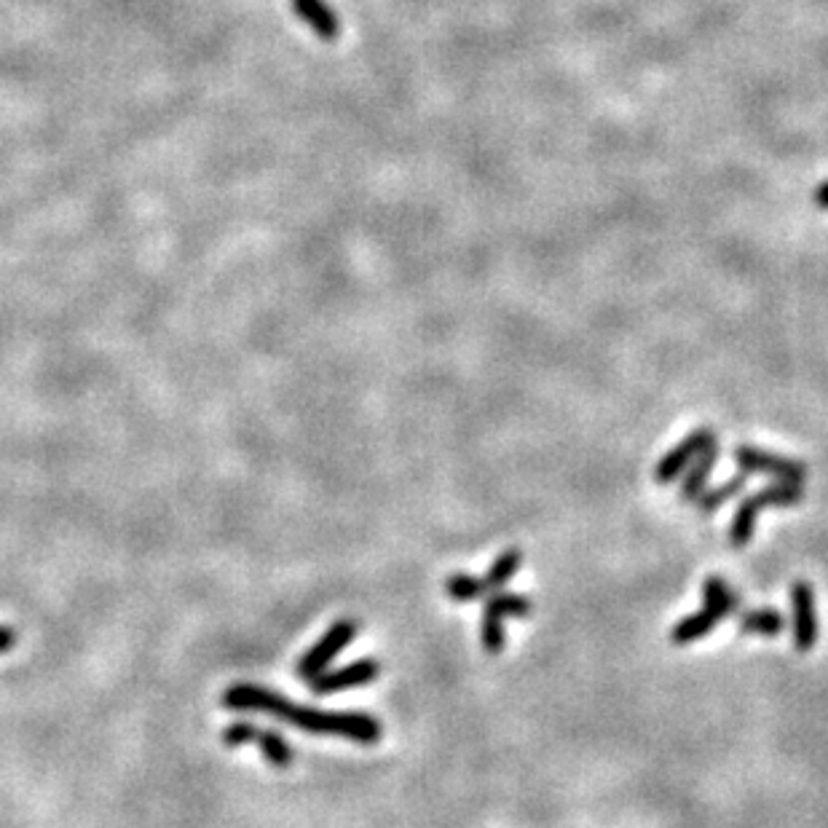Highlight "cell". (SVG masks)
Instances as JSON below:
<instances>
[{"label": "cell", "instance_id": "cell-1", "mask_svg": "<svg viewBox=\"0 0 828 828\" xmlns=\"http://www.w3.org/2000/svg\"><path fill=\"white\" fill-rule=\"evenodd\" d=\"M223 705L228 711L268 713V716L287 721L290 727L309 732V735L346 737V740L360 745H376L384 737L381 724L368 713H330L317 711V708H303V705L290 703L287 697L255 684H234L231 689H226Z\"/></svg>", "mask_w": 828, "mask_h": 828}, {"label": "cell", "instance_id": "cell-2", "mask_svg": "<svg viewBox=\"0 0 828 828\" xmlns=\"http://www.w3.org/2000/svg\"><path fill=\"white\" fill-rule=\"evenodd\" d=\"M354 636H357V622L354 619L335 622L333 628L327 630L325 636L319 638L317 644L303 654L301 662H298V676L306 678V681H314L317 676H322L327 665L335 660V654H341L346 646L352 644Z\"/></svg>", "mask_w": 828, "mask_h": 828}, {"label": "cell", "instance_id": "cell-3", "mask_svg": "<svg viewBox=\"0 0 828 828\" xmlns=\"http://www.w3.org/2000/svg\"><path fill=\"white\" fill-rule=\"evenodd\" d=\"M716 443H719V440H716V432H713V429H695L692 435H686L681 443L673 445V448L657 461V467H654V480L665 486V483H673L678 477H684L686 469L700 459V453H705Z\"/></svg>", "mask_w": 828, "mask_h": 828}, {"label": "cell", "instance_id": "cell-4", "mask_svg": "<svg viewBox=\"0 0 828 828\" xmlns=\"http://www.w3.org/2000/svg\"><path fill=\"white\" fill-rule=\"evenodd\" d=\"M791 625H794V649L807 654L818 644V606H815V590L807 582L791 585Z\"/></svg>", "mask_w": 828, "mask_h": 828}, {"label": "cell", "instance_id": "cell-5", "mask_svg": "<svg viewBox=\"0 0 828 828\" xmlns=\"http://www.w3.org/2000/svg\"><path fill=\"white\" fill-rule=\"evenodd\" d=\"M735 461L745 475H770L775 480H796V483H804V477H807V467L802 461L783 459L775 453L759 451L753 445H737Z\"/></svg>", "mask_w": 828, "mask_h": 828}, {"label": "cell", "instance_id": "cell-6", "mask_svg": "<svg viewBox=\"0 0 828 828\" xmlns=\"http://www.w3.org/2000/svg\"><path fill=\"white\" fill-rule=\"evenodd\" d=\"M378 673H381V665L373 657H368V660H357L352 665H346V668L333 670V673L325 670L322 676L309 681V686L314 695H335V692H346V689L373 684Z\"/></svg>", "mask_w": 828, "mask_h": 828}, {"label": "cell", "instance_id": "cell-7", "mask_svg": "<svg viewBox=\"0 0 828 828\" xmlns=\"http://www.w3.org/2000/svg\"><path fill=\"white\" fill-rule=\"evenodd\" d=\"M716 459H719V443L711 445L705 453H700V459L686 469L684 480H681V488H678V496H681L684 502H697V499H700V494L708 488V480H711V472L713 467H716Z\"/></svg>", "mask_w": 828, "mask_h": 828}, {"label": "cell", "instance_id": "cell-8", "mask_svg": "<svg viewBox=\"0 0 828 828\" xmlns=\"http://www.w3.org/2000/svg\"><path fill=\"white\" fill-rule=\"evenodd\" d=\"M719 622H721L719 614L708 609V606H703V609L695 611V614H689V617L678 619L676 628L670 630V641H673L676 646L695 644V641H700V638L708 636V633H711V630L716 628Z\"/></svg>", "mask_w": 828, "mask_h": 828}, {"label": "cell", "instance_id": "cell-9", "mask_svg": "<svg viewBox=\"0 0 828 828\" xmlns=\"http://www.w3.org/2000/svg\"><path fill=\"white\" fill-rule=\"evenodd\" d=\"M737 630L748 636L775 638L786 630V617L778 609H751L737 617Z\"/></svg>", "mask_w": 828, "mask_h": 828}, {"label": "cell", "instance_id": "cell-10", "mask_svg": "<svg viewBox=\"0 0 828 828\" xmlns=\"http://www.w3.org/2000/svg\"><path fill=\"white\" fill-rule=\"evenodd\" d=\"M762 502L756 499L753 494H748L740 502V507L735 510V518H732V526H729V544L732 547H748L753 539V531H756V518H759V512H762Z\"/></svg>", "mask_w": 828, "mask_h": 828}, {"label": "cell", "instance_id": "cell-11", "mask_svg": "<svg viewBox=\"0 0 828 828\" xmlns=\"http://www.w3.org/2000/svg\"><path fill=\"white\" fill-rule=\"evenodd\" d=\"M293 9L298 11L303 22L314 27L325 41H333L335 35H338V30H341L338 19H335V14L330 11V6H327L325 0H293Z\"/></svg>", "mask_w": 828, "mask_h": 828}, {"label": "cell", "instance_id": "cell-12", "mask_svg": "<svg viewBox=\"0 0 828 828\" xmlns=\"http://www.w3.org/2000/svg\"><path fill=\"white\" fill-rule=\"evenodd\" d=\"M703 603L711 611H716L721 619L732 617L740 611V595L729 582L721 577H708L703 582Z\"/></svg>", "mask_w": 828, "mask_h": 828}, {"label": "cell", "instance_id": "cell-13", "mask_svg": "<svg viewBox=\"0 0 828 828\" xmlns=\"http://www.w3.org/2000/svg\"><path fill=\"white\" fill-rule=\"evenodd\" d=\"M520 566H523V552H520L518 547L504 550L502 555L491 563V569L486 571V579H483L488 587V593H499V590H504V585H507V582L518 574Z\"/></svg>", "mask_w": 828, "mask_h": 828}, {"label": "cell", "instance_id": "cell-14", "mask_svg": "<svg viewBox=\"0 0 828 828\" xmlns=\"http://www.w3.org/2000/svg\"><path fill=\"white\" fill-rule=\"evenodd\" d=\"M745 483H748V477H745V472H740V475L729 477V480H724L719 486L705 488L703 494H700V499H697V510H700V515H713L721 504L735 499L745 488Z\"/></svg>", "mask_w": 828, "mask_h": 828}, {"label": "cell", "instance_id": "cell-15", "mask_svg": "<svg viewBox=\"0 0 828 828\" xmlns=\"http://www.w3.org/2000/svg\"><path fill=\"white\" fill-rule=\"evenodd\" d=\"M255 743H258L260 753L266 756V762L271 764V767H276V770H287V767L293 764V759H295L293 748H290V743H287L285 737L279 735V732H271V729H258Z\"/></svg>", "mask_w": 828, "mask_h": 828}, {"label": "cell", "instance_id": "cell-16", "mask_svg": "<svg viewBox=\"0 0 828 828\" xmlns=\"http://www.w3.org/2000/svg\"><path fill=\"white\" fill-rule=\"evenodd\" d=\"M753 496L762 502V507H791L804 499V486L796 480H775L770 486L759 488Z\"/></svg>", "mask_w": 828, "mask_h": 828}, {"label": "cell", "instance_id": "cell-17", "mask_svg": "<svg viewBox=\"0 0 828 828\" xmlns=\"http://www.w3.org/2000/svg\"><path fill=\"white\" fill-rule=\"evenodd\" d=\"M445 593L456 603H472L483 601L488 595V587L483 579H475L472 574H461V571H456V574L448 577V582H445Z\"/></svg>", "mask_w": 828, "mask_h": 828}, {"label": "cell", "instance_id": "cell-18", "mask_svg": "<svg viewBox=\"0 0 828 828\" xmlns=\"http://www.w3.org/2000/svg\"><path fill=\"white\" fill-rule=\"evenodd\" d=\"M486 609L496 611L499 617H515V619H526L531 611H534V603L528 601L526 595L520 593H491L486 601Z\"/></svg>", "mask_w": 828, "mask_h": 828}, {"label": "cell", "instance_id": "cell-19", "mask_svg": "<svg viewBox=\"0 0 828 828\" xmlns=\"http://www.w3.org/2000/svg\"><path fill=\"white\" fill-rule=\"evenodd\" d=\"M480 638H483V649L488 654H499L504 649V617H499L496 611L483 609V622H480Z\"/></svg>", "mask_w": 828, "mask_h": 828}, {"label": "cell", "instance_id": "cell-20", "mask_svg": "<svg viewBox=\"0 0 828 828\" xmlns=\"http://www.w3.org/2000/svg\"><path fill=\"white\" fill-rule=\"evenodd\" d=\"M258 737V727L250 724V721H236V724H228L226 732H223V743L228 748H242V745L255 743Z\"/></svg>", "mask_w": 828, "mask_h": 828}, {"label": "cell", "instance_id": "cell-21", "mask_svg": "<svg viewBox=\"0 0 828 828\" xmlns=\"http://www.w3.org/2000/svg\"><path fill=\"white\" fill-rule=\"evenodd\" d=\"M812 201H815V207H818L820 212H828V180H823V183L815 188V193H812Z\"/></svg>", "mask_w": 828, "mask_h": 828}, {"label": "cell", "instance_id": "cell-22", "mask_svg": "<svg viewBox=\"0 0 828 828\" xmlns=\"http://www.w3.org/2000/svg\"><path fill=\"white\" fill-rule=\"evenodd\" d=\"M14 644H17V636H14V630L3 628V625H0V654L11 652V649H14Z\"/></svg>", "mask_w": 828, "mask_h": 828}]
</instances>
